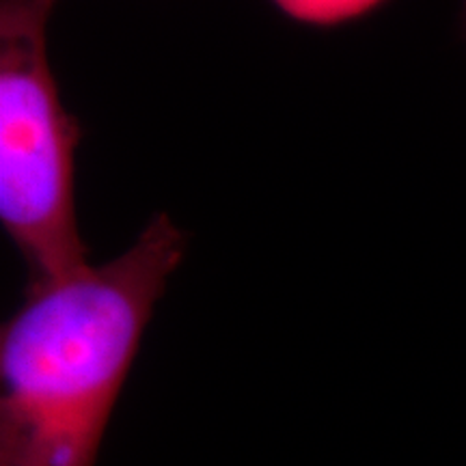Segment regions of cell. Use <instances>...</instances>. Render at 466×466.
I'll return each instance as SVG.
<instances>
[{
	"label": "cell",
	"mask_w": 466,
	"mask_h": 466,
	"mask_svg": "<svg viewBox=\"0 0 466 466\" xmlns=\"http://www.w3.org/2000/svg\"><path fill=\"white\" fill-rule=\"evenodd\" d=\"M186 236L156 217L126 253L33 283L0 339V466H93Z\"/></svg>",
	"instance_id": "obj_1"
},
{
	"label": "cell",
	"mask_w": 466,
	"mask_h": 466,
	"mask_svg": "<svg viewBox=\"0 0 466 466\" xmlns=\"http://www.w3.org/2000/svg\"><path fill=\"white\" fill-rule=\"evenodd\" d=\"M382 0H275V5L294 20L330 26L376 9Z\"/></svg>",
	"instance_id": "obj_3"
},
{
	"label": "cell",
	"mask_w": 466,
	"mask_h": 466,
	"mask_svg": "<svg viewBox=\"0 0 466 466\" xmlns=\"http://www.w3.org/2000/svg\"><path fill=\"white\" fill-rule=\"evenodd\" d=\"M462 17H464V31H466V0H462Z\"/></svg>",
	"instance_id": "obj_4"
},
{
	"label": "cell",
	"mask_w": 466,
	"mask_h": 466,
	"mask_svg": "<svg viewBox=\"0 0 466 466\" xmlns=\"http://www.w3.org/2000/svg\"><path fill=\"white\" fill-rule=\"evenodd\" d=\"M56 0H0V218L33 283L86 266L74 208L80 130L48 58Z\"/></svg>",
	"instance_id": "obj_2"
}]
</instances>
